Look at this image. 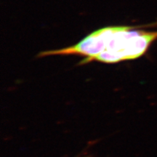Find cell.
I'll list each match as a JSON object with an SVG mask.
<instances>
[{
  "instance_id": "obj_1",
  "label": "cell",
  "mask_w": 157,
  "mask_h": 157,
  "mask_svg": "<svg viewBox=\"0 0 157 157\" xmlns=\"http://www.w3.org/2000/svg\"><path fill=\"white\" fill-rule=\"evenodd\" d=\"M141 27H103L93 31L75 44L42 51L37 55V58L76 56L83 58L80 65L95 61L114 64L135 60L144 56L157 40V30L140 29Z\"/></svg>"
}]
</instances>
